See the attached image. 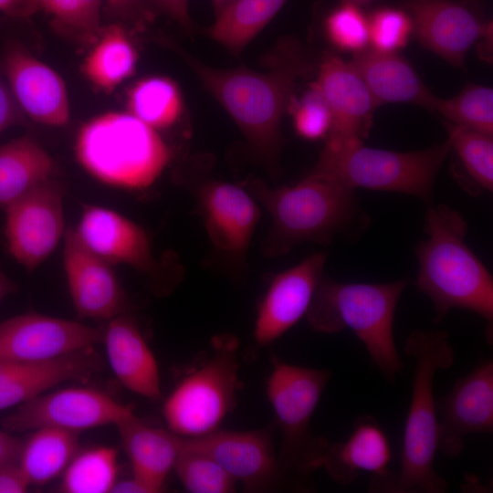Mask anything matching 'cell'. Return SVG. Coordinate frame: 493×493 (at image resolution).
Listing matches in <instances>:
<instances>
[{"label":"cell","instance_id":"cell-23","mask_svg":"<svg viewBox=\"0 0 493 493\" xmlns=\"http://www.w3.org/2000/svg\"><path fill=\"white\" fill-rule=\"evenodd\" d=\"M102 342L113 373L126 389L152 401L162 398L157 361L127 312L108 320Z\"/></svg>","mask_w":493,"mask_h":493},{"label":"cell","instance_id":"cell-28","mask_svg":"<svg viewBox=\"0 0 493 493\" xmlns=\"http://www.w3.org/2000/svg\"><path fill=\"white\" fill-rule=\"evenodd\" d=\"M79 448V433L42 427L23 441L17 463L30 486H43L63 474Z\"/></svg>","mask_w":493,"mask_h":493},{"label":"cell","instance_id":"cell-41","mask_svg":"<svg viewBox=\"0 0 493 493\" xmlns=\"http://www.w3.org/2000/svg\"><path fill=\"white\" fill-rule=\"evenodd\" d=\"M25 121L24 112L17 104L8 85L0 78V133Z\"/></svg>","mask_w":493,"mask_h":493},{"label":"cell","instance_id":"cell-9","mask_svg":"<svg viewBox=\"0 0 493 493\" xmlns=\"http://www.w3.org/2000/svg\"><path fill=\"white\" fill-rule=\"evenodd\" d=\"M237 350L234 338H216L210 358L175 386L163 407L170 431L196 437L218 429L236 404Z\"/></svg>","mask_w":493,"mask_h":493},{"label":"cell","instance_id":"cell-36","mask_svg":"<svg viewBox=\"0 0 493 493\" xmlns=\"http://www.w3.org/2000/svg\"><path fill=\"white\" fill-rule=\"evenodd\" d=\"M173 470L184 488L191 493H231L237 483L213 458L184 445Z\"/></svg>","mask_w":493,"mask_h":493},{"label":"cell","instance_id":"cell-6","mask_svg":"<svg viewBox=\"0 0 493 493\" xmlns=\"http://www.w3.org/2000/svg\"><path fill=\"white\" fill-rule=\"evenodd\" d=\"M75 152L92 177L126 190L152 185L171 158L157 130L130 112H107L84 123L76 137Z\"/></svg>","mask_w":493,"mask_h":493},{"label":"cell","instance_id":"cell-45","mask_svg":"<svg viewBox=\"0 0 493 493\" xmlns=\"http://www.w3.org/2000/svg\"><path fill=\"white\" fill-rule=\"evenodd\" d=\"M23 440L0 429V465L17 461Z\"/></svg>","mask_w":493,"mask_h":493},{"label":"cell","instance_id":"cell-33","mask_svg":"<svg viewBox=\"0 0 493 493\" xmlns=\"http://www.w3.org/2000/svg\"><path fill=\"white\" fill-rule=\"evenodd\" d=\"M118 451L108 446L80 449L62 474L66 493H108L117 481Z\"/></svg>","mask_w":493,"mask_h":493},{"label":"cell","instance_id":"cell-18","mask_svg":"<svg viewBox=\"0 0 493 493\" xmlns=\"http://www.w3.org/2000/svg\"><path fill=\"white\" fill-rule=\"evenodd\" d=\"M325 252H315L271 279L260 300L254 323V340L267 346L306 316L323 277Z\"/></svg>","mask_w":493,"mask_h":493},{"label":"cell","instance_id":"cell-10","mask_svg":"<svg viewBox=\"0 0 493 493\" xmlns=\"http://www.w3.org/2000/svg\"><path fill=\"white\" fill-rule=\"evenodd\" d=\"M133 414L108 393L94 388L70 387L43 393L19 405L2 419L10 433L55 427L81 433L114 425Z\"/></svg>","mask_w":493,"mask_h":493},{"label":"cell","instance_id":"cell-2","mask_svg":"<svg viewBox=\"0 0 493 493\" xmlns=\"http://www.w3.org/2000/svg\"><path fill=\"white\" fill-rule=\"evenodd\" d=\"M425 240L415 247L419 270L417 289L426 295L435 309L434 323H440L452 309H468L487 322L486 337L492 343V276L465 242L467 224L447 205L428 206Z\"/></svg>","mask_w":493,"mask_h":493},{"label":"cell","instance_id":"cell-38","mask_svg":"<svg viewBox=\"0 0 493 493\" xmlns=\"http://www.w3.org/2000/svg\"><path fill=\"white\" fill-rule=\"evenodd\" d=\"M371 48L396 53L404 47L413 35V23L404 9L381 7L368 16Z\"/></svg>","mask_w":493,"mask_h":493},{"label":"cell","instance_id":"cell-40","mask_svg":"<svg viewBox=\"0 0 493 493\" xmlns=\"http://www.w3.org/2000/svg\"><path fill=\"white\" fill-rule=\"evenodd\" d=\"M190 0H145L149 13L153 11L168 16L176 21L189 34L193 32V23L189 15Z\"/></svg>","mask_w":493,"mask_h":493},{"label":"cell","instance_id":"cell-35","mask_svg":"<svg viewBox=\"0 0 493 493\" xmlns=\"http://www.w3.org/2000/svg\"><path fill=\"white\" fill-rule=\"evenodd\" d=\"M102 0H39V10L51 16V26L63 37L81 45H93L100 26Z\"/></svg>","mask_w":493,"mask_h":493},{"label":"cell","instance_id":"cell-4","mask_svg":"<svg viewBox=\"0 0 493 493\" xmlns=\"http://www.w3.org/2000/svg\"><path fill=\"white\" fill-rule=\"evenodd\" d=\"M404 353L414 359L411 403L405 421L399 473L391 471L372 478L369 491L394 493H444L447 484L435 470L438 451V420L434 377L455 362L448 333L444 330L412 331Z\"/></svg>","mask_w":493,"mask_h":493},{"label":"cell","instance_id":"cell-11","mask_svg":"<svg viewBox=\"0 0 493 493\" xmlns=\"http://www.w3.org/2000/svg\"><path fill=\"white\" fill-rule=\"evenodd\" d=\"M63 198V187L50 178L3 206L7 248L28 270L42 264L65 235Z\"/></svg>","mask_w":493,"mask_h":493},{"label":"cell","instance_id":"cell-46","mask_svg":"<svg viewBox=\"0 0 493 493\" xmlns=\"http://www.w3.org/2000/svg\"><path fill=\"white\" fill-rule=\"evenodd\" d=\"M112 493H153L152 488L139 478L132 476L131 478L118 480L111 488Z\"/></svg>","mask_w":493,"mask_h":493},{"label":"cell","instance_id":"cell-32","mask_svg":"<svg viewBox=\"0 0 493 493\" xmlns=\"http://www.w3.org/2000/svg\"><path fill=\"white\" fill-rule=\"evenodd\" d=\"M183 107L178 86L166 77L142 79L128 94L129 112L155 130L172 126Z\"/></svg>","mask_w":493,"mask_h":493},{"label":"cell","instance_id":"cell-19","mask_svg":"<svg viewBox=\"0 0 493 493\" xmlns=\"http://www.w3.org/2000/svg\"><path fill=\"white\" fill-rule=\"evenodd\" d=\"M438 450L448 458L462 452L467 435L493 430V362H480L436 402Z\"/></svg>","mask_w":493,"mask_h":493},{"label":"cell","instance_id":"cell-47","mask_svg":"<svg viewBox=\"0 0 493 493\" xmlns=\"http://www.w3.org/2000/svg\"><path fill=\"white\" fill-rule=\"evenodd\" d=\"M16 291L17 285L0 270V302L5 298Z\"/></svg>","mask_w":493,"mask_h":493},{"label":"cell","instance_id":"cell-39","mask_svg":"<svg viewBox=\"0 0 493 493\" xmlns=\"http://www.w3.org/2000/svg\"><path fill=\"white\" fill-rule=\"evenodd\" d=\"M288 110L291 112L294 129L299 137L309 141L327 137L331 116L315 82L300 98L292 97Z\"/></svg>","mask_w":493,"mask_h":493},{"label":"cell","instance_id":"cell-1","mask_svg":"<svg viewBox=\"0 0 493 493\" xmlns=\"http://www.w3.org/2000/svg\"><path fill=\"white\" fill-rule=\"evenodd\" d=\"M178 54L231 116L257 159L275 172L283 146V115L298 79L312 68L301 43L293 37L280 40L265 72L215 68L180 48Z\"/></svg>","mask_w":493,"mask_h":493},{"label":"cell","instance_id":"cell-3","mask_svg":"<svg viewBox=\"0 0 493 493\" xmlns=\"http://www.w3.org/2000/svg\"><path fill=\"white\" fill-rule=\"evenodd\" d=\"M250 193L271 218L263 245L268 257L306 242L329 245L338 235L355 238L369 224L353 190L313 169L295 184L270 188L257 183Z\"/></svg>","mask_w":493,"mask_h":493},{"label":"cell","instance_id":"cell-12","mask_svg":"<svg viewBox=\"0 0 493 493\" xmlns=\"http://www.w3.org/2000/svg\"><path fill=\"white\" fill-rule=\"evenodd\" d=\"M274 428L273 423L249 431L217 429L196 437H183V445L213 458L247 491H268L283 488L291 477L275 452Z\"/></svg>","mask_w":493,"mask_h":493},{"label":"cell","instance_id":"cell-48","mask_svg":"<svg viewBox=\"0 0 493 493\" xmlns=\"http://www.w3.org/2000/svg\"><path fill=\"white\" fill-rule=\"evenodd\" d=\"M215 16H217L221 10L225 7V5L229 2V0H211Z\"/></svg>","mask_w":493,"mask_h":493},{"label":"cell","instance_id":"cell-13","mask_svg":"<svg viewBox=\"0 0 493 493\" xmlns=\"http://www.w3.org/2000/svg\"><path fill=\"white\" fill-rule=\"evenodd\" d=\"M193 194L216 253L244 263L260 218L255 197L240 185L214 178L194 185Z\"/></svg>","mask_w":493,"mask_h":493},{"label":"cell","instance_id":"cell-27","mask_svg":"<svg viewBox=\"0 0 493 493\" xmlns=\"http://www.w3.org/2000/svg\"><path fill=\"white\" fill-rule=\"evenodd\" d=\"M56 164L31 136L0 146V205L13 202L38 184L52 178Z\"/></svg>","mask_w":493,"mask_h":493},{"label":"cell","instance_id":"cell-44","mask_svg":"<svg viewBox=\"0 0 493 493\" xmlns=\"http://www.w3.org/2000/svg\"><path fill=\"white\" fill-rule=\"evenodd\" d=\"M39 10V0H0V13L13 18H27Z\"/></svg>","mask_w":493,"mask_h":493},{"label":"cell","instance_id":"cell-24","mask_svg":"<svg viewBox=\"0 0 493 493\" xmlns=\"http://www.w3.org/2000/svg\"><path fill=\"white\" fill-rule=\"evenodd\" d=\"M116 426L132 476L148 485L153 493L162 491L182 450L183 437L169 429L148 425L134 414Z\"/></svg>","mask_w":493,"mask_h":493},{"label":"cell","instance_id":"cell-49","mask_svg":"<svg viewBox=\"0 0 493 493\" xmlns=\"http://www.w3.org/2000/svg\"><path fill=\"white\" fill-rule=\"evenodd\" d=\"M342 1L354 4L358 6L367 5L372 2V0H342Z\"/></svg>","mask_w":493,"mask_h":493},{"label":"cell","instance_id":"cell-16","mask_svg":"<svg viewBox=\"0 0 493 493\" xmlns=\"http://www.w3.org/2000/svg\"><path fill=\"white\" fill-rule=\"evenodd\" d=\"M404 6L417 41L457 68L475 42L491 35V24L460 1L405 0Z\"/></svg>","mask_w":493,"mask_h":493},{"label":"cell","instance_id":"cell-26","mask_svg":"<svg viewBox=\"0 0 493 493\" xmlns=\"http://www.w3.org/2000/svg\"><path fill=\"white\" fill-rule=\"evenodd\" d=\"M350 62L379 105L405 102L433 111L435 96L411 64L397 53H385L367 47L353 54Z\"/></svg>","mask_w":493,"mask_h":493},{"label":"cell","instance_id":"cell-20","mask_svg":"<svg viewBox=\"0 0 493 493\" xmlns=\"http://www.w3.org/2000/svg\"><path fill=\"white\" fill-rule=\"evenodd\" d=\"M2 65L6 83L24 114L48 126H63L68 121L66 85L53 68L17 43L5 48Z\"/></svg>","mask_w":493,"mask_h":493},{"label":"cell","instance_id":"cell-37","mask_svg":"<svg viewBox=\"0 0 493 493\" xmlns=\"http://www.w3.org/2000/svg\"><path fill=\"white\" fill-rule=\"evenodd\" d=\"M324 30L328 40L339 50L353 54L369 45L368 17L360 6L343 2L326 17Z\"/></svg>","mask_w":493,"mask_h":493},{"label":"cell","instance_id":"cell-8","mask_svg":"<svg viewBox=\"0 0 493 493\" xmlns=\"http://www.w3.org/2000/svg\"><path fill=\"white\" fill-rule=\"evenodd\" d=\"M325 369L302 367L273 357L266 392L281 433L278 455L289 476H305L320 467L330 442L310 428L315 409L330 381Z\"/></svg>","mask_w":493,"mask_h":493},{"label":"cell","instance_id":"cell-21","mask_svg":"<svg viewBox=\"0 0 493 493\" xmlns=\"http://www.w3.org/2000/svg\"><path fill=\"white\" fill-rule=\"evenodd\" d=\"M80 240L110 264H124L157 276L158 263L148 233L125 215L99 205H85L75 229Z\"/></svg>","mask_w":493,"mask_h":493},{"label":"cell","instance_id":"cell-25","mask_svg":"<svg viewBox=\"0 0 493 493\" xmlns=\"http://www.w3.org/2000/svg\"><path fill=\"white\" fill-rule=\"evenodd\" d=\"M392 458L387 435L372 417L359 418L344 442L329 446L320 464L338 484L347 486L361 471L382 477L388 474Z\"/></svg>","mask_w":493,"mask_h":493},{"label":"cell","instance_id":"cell-43","mask_svg":"<svg viewBox=\"0 0 493 493\" xmlns=\"http://www.w3.org/2000/svg\"><path fill=\"white\" fill-rule=\"evenodd\" d=\"M107 9L115 16L131 20L151 16L145 0H107Z\"/></svg>","mask_w":493,"mask_h":493},{"label":"cell","instance_id":"cell-17","mask_svg":"<svg viewBox=\"0 0 493 493\" xmlns=\"http://www.w3.org/2000/svg\"><path fill=\"white\" fill-rule=\"evenodd\" d=\"M63 266L70 298L81 319L110 320L128 301L111 264L90 250L69 227L63 236Z\"/></svg>","mask_w":493,"mask_h":493},{"label":"cell","instance_id":"cell-7","mask_svg":"<svg viewBox=\"0 0 493 493\" xmlns=\"http://www.w3.org/2000/svg\"><path fill=\"white\" fill-rule=\"evenodd\" d=\"M450 151L448 140L412 152L370 148L363 143L336 148L324 145L313 170L353 191L402 193L429 206L436 176Z\"/></svg>","mask_w":493,"mask_h":493},{"label":"cell","instance_id":"cell-14","mask_svg":"<svg viewBox=\"0 0 493 493\" xmlns=\"http://www.w3.org/2000/svg\"><path fill=\"white\" fill-rule=\"evenodd\" d=\"M104 329L28 312L0 323V357L43 362L102 343Z\"/></svg>","mask_w":493,"mask_h":493},{"label":"cell","instance_id":"cell-29","mask_svg":"<svg viewBox=\"0 0 493 493\" xmlns=\"http://www.w3.org/2000/svg\"><path fill=\"white\" fill-rule=\"evenodd\" d=\"M138 54L127 31L120 24L102 28L85 58L82 70L89 80L111 91L135 71Z\"/></svg>","mask_w":493,"mask_h":493},{"label":"cell","instance_id":"cell-30","mask_svg":"<svg viewBox=\"0 0 493 493\" xmlns=\"http://www.w3.org/2000/svg\"><path fill=\"white\" fill-rule=\"evenodd\" d=\"M287 0H229L215 16L207 35L238 56L260 33Z\"/></svg>","mask_w":493,"mask_h":493},{"label":"cell","instance_id":"cell-22","mask_svg":"<svg viewBox=\"0 0 493 493\" xmlns=\"http://www.w3.org/2000/svg\"><path fill=\"white\" fill-rule=\"evenodd\" d=\"M102 368V359L94 347L43 362L0 357V411L17 406L63 383H83Z\"/></svg>","mask_w":493,"mask_h":493},{"label":"cell","instance_id":"cell-31","mask_svg":"<svg viewBox=\"0 0 493 493\" xmlns=\"http://www.w3.org/2000/svg\"><path fill=\"white\" fill-rule=\"evenodd\" d=\"M450 150H454L459 169L455 175L469 194L477 195L493 190L492 135L445 123Z\"/></svg>","mask_w":493,"mask_h":493},{"label":"cell","instance_id":"cell-5","mask_svg":"<svg viewBox=\"0 0 493 493\" xmlns=\"http://www.w3.org/2000/svg\"><path fill=\"white\" fill-rule=\"evenodd\" d=\"M406 285L405 278L354 283L323 276L306 313L308 323L326 334L351 330L383 377L393 382L404 364L395 345L393 322Z\"/></svg>","mask_w":493,"mask_h":493},{"label":"cell","instance_id":"cell-34","mask_svg":"<svg viewBox=\"0 0 493 493\" xmlns=\"http://www.w3.org/2000/svg\"><path fill=\"white\" fill-rule=\"evenodd\" d=\"M446 123L492 135L493 90L477 84L467 85L450 99L435 97L433 111Z\"/></svg>","mask_w":493,"mask_h":493},{"label":"cell","instance_id":"cell-42","mask_svg":"<svg viewBox=\"0 0 493 493\" xmlns=\"http://www.w3.org/2000/svg\"><path fill=\"white\" fill-rule=\"evenodd\" d=\"M29 487L17 461L0 465V493H24Z\"/></svg>","mask_w":493,"mask_h":493},{"label":"cell","instance_id":"cell-15","mask_svg":"<svg viewBox=\"0 0 493 493\" xmlns=\"http://www.w3.org/2000/svg\"><path fill=\"white\" fill-rule=\"evenodd\" d=\"M315 81L330 112L331 124L324 145L343 147L363 143L379 106L351 62L327 53Z\"/></svg>","mask_w":493,"mask_h":493}]
</instances>
